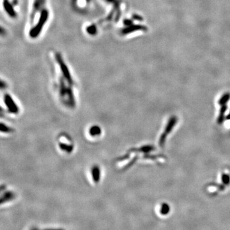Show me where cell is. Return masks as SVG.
Returning <instances> with one entry per match:
<instances>
[{
    "instance_id": "6da1fadb",
    "label": "cell",
    "mask_w": 230,
    "mask_h": 230,
    "mask_svg": "<svg viewBox=\"0 0 230 230\" xmlns=\"http://www.w3.org/2000/svg\"><path fill=\"white\" fill-rule=\"evenodd\" d=\"M50 16L47 0H33L28 20V35L37 38L47 25Z\"/></svg>"
},
{
    "instance_id": "7a4b0ae2",
    "label": "cell",
    "mask_w": 230,
    "mask_h": 230,
    "mask_svg": "<svg viewBox=\"0 0 230 230\" xmlns=\"http://www.w3.org/2000/svg\"><path fill=\"white\" fill-rule=\"evenodd\" d=\"M5 12L10 18H15L17 15L16 3L14 0H2Z\"/></svg>"
},
{
    "instance_id": "3957f363",
    "label": "cell",
    "mask_w": 230,
    "mask_h": 230,
    "mask_svg": "<svg viewBox=\"0 0 230 230\" xmlns=\"http://www.w3.org/2000/svg\"><path fill=\"white\" fill-rule=\"evenodd\" d=\"M90 0H72V5L78 11H86L90 5Z\"/></svg>"
},
{
    "instance_id": "277c9868",
    "label": "cell",
    "mask_w": 230,
    "mask_h": 230,
    "mask_svg": "<svg viewBox=\"0 0 230 230\" xmlns=\"http://www.w3.org/2000/svg\"><path fill=\"white\" fill-rule=\"evenodd\" d=\"M13 198H14V194L12 193H7L5 194L3 197H2L1 203H2V204H3V203L7 202L9 200H11Z\"/></svg>"
},
{
    "instance_id": "5b68a950",
    "label": "cell",
    "mask_w": 230,
    "mask_h": 230,
    "mask_svg": "<svg viewBox=\"0 0 230 230\" xmlns=\"http://www.w3.org/2000/svg\"><path fill=\"white\" fill-rule=\"evenodd\" d=\"M170 208L168 205L165 204V203L162 204L161 208H160V213L164 216L168 214L170 212Z\"/></svg>"
},
{
    "instance_id": "8992f818",
    "label": "cell",
    "mask_w": 230,
    "mask_h": 230,
    "mask_svg": "<svg viewBox=\"0 0 230 230\" xmlns=\"http://www.w3.org/2000/svg\"><path fill=\"white\" fill-rule=\"evenodd\" d=\"M43 230H64V229H54V228H53V229H43Z\"/></svg>"
},
{
    "instance_id": "52a82bcc",
    "label": "cell",
    "mask_w": 230,
    "mask_h": 230,
    "mask_svg": "<svg viewBox=\"0 0 230 230\" xmlns=\"http://www.w3.org/2000/svg\"><path fill=\"white\" fill-rule=\"evenodd\" d=\"M30 230H38V228H37V227H32Z\"/></svg>"
}]
</instances>
